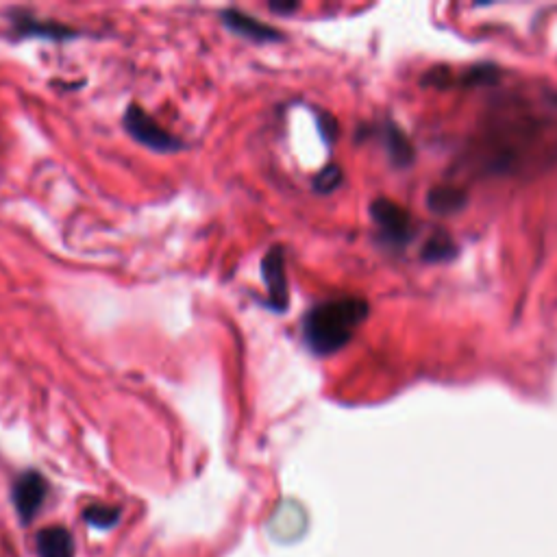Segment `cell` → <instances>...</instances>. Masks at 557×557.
Here are the masks:
<instances>
[{"instance_id": "6", "label": "cell", "mask_w": 557, "mask_h": 557, "mask_svg": "<svg viewBox=\"0 0 557 557\" xmlns=\"http://www.w3.org/2000/svg\"><path fill=\"white\" fill-rule=\"evenodd\" d=\"M305 527H307L305 512L292 501L283 503L279 510L272 514L268 525L270 536L279 542H294L296 538H301Z\"/></svg>"}, {"instance_id": "3", "label": "cell", "mask_w": 557, "mask_h": 557, "mask_svg": "<svg viewBox=\"0 0 557 557\" xmlns=\"http://www.w3.org/2000/svg\"><path fill=\"white\" fill-rule=\"evenodd\" d=\"M262 279L266 283L268 292V305L272 312H286L290 307V294H288V277H286V257H283L281 246H272V249L262 259Z\"/></svg>"}, {"instance_id": "12", "label": "cell", "mask_w": 557, "mask_h": 557, "mask_svg": "<svg viewBox=\"0 0 557 557\" xmlns=\"http://www.w3.org/2000/svg\"><path fill=\"white\" fill-rule=\"evenodd\" d=\"M386 142H388V148H390V155L392 159L399 166H407L412 162V146L410 142L405 140V135L399 131V129H394V127H388L386 131Z\"/></svg>"}, {"instance_id": "2", "label": "cell", "mask_w": 557, "mask_h": 557, "mask_svg": "<svg viewBox=\"0 0 557 557\" xmlns=\"http://www.w3.org/2000/svg\"><path fill=\"white\" fill-rule=\"evenodd\" d=\"M122 122H125V129L131 138L135 142L148 146L151 151H157V153L181 151V146H183L181 140L175 138L172 133H168L164 127H159L140 105L131 103L125 111V118H122Z\"/></svg>"}, {"instance_id": "8", "label": "cell", "mask_w": 557, "mask_h": 557, "mask_svg": "<svg viewBox=\"0 0 557 557\" xmlns=\"http://www.w3.org/2000/svg\"><path fill=\"white\" fill-rule=\"evenodd\" d=\"M37 555L40 557H74V540L64 527H46L37 534Z\"/></svg>"}, {"instance_id": "13", "label": "cell", "mask_w": 557, "mask_h": 557, "mask_svg": "<svg viewBox=\"0 0 557 557\" xmlns=\"http://www.w3.org/2000/svg\"><path fill=\"white\" fill-rule=\"evenodd\" d=\"M118 514H120V510H116V507L92 505V507H88V510H85V521H88L94 527H98V529H109L111 525H116Z\"/></svg>"}, {"instance_id": "16", "label": "cell", "mask_w": 557, "mask_h": 557, "mask_svg": "<svg viewBox=\"0 0 557 557\" xmlns=\"http://www.w3.org/2000/svg\"><path fill=\"white\" fill-rule=\"evenodd\" d=\"M270 9L277 11V14H292V11L299 9V5H296V3H277V0H272Z\"/></svg>"}, {"instance_id": "5", "label": "cell", "mask_w": 557, "mask_h": 557, "mask_svg": "<svg viewBox=\"0 0 557 557\" xmlns=\"http://www.w3.org/2000/svg\"><path fill=\"white\" fill-rule=\"evenodd\" d=\"M14 505L20 514V518L24 523H29L35 518V514L40 512V507L46 499V481L40 473L35 470H27L18 477V481L14 484Z\"/></svg>"}, {"instance_id": "11", "label": "cell", "mask_w": 557, "mask_h": 557, "mask_svg": "<svg viewBox=\"0 0 557 557\" xmlns=\"http://www.w3.org/2000/svg\"><path fill=\"white\" fill-rule=\"evenodd\" d=\"M453 255H455V242L447 233H436L423 249V259H427V262H444V259H451Z\"/></svg>"}, {"instance_id": "14", "label": "cell", "mask_w": 557, "mask_h": 557, "mask_svg": "<svg viewBox=\"0 0 557 557\" xmlns=\"http://www.w3.org/2000/svg\"><path fill=\"white\" fill-rule=\"evenodd\" d=\"M340 183H342V170H340V166L331 164V166L320 170L318 175H316L314 190L320 192V194H329V192L336 190Z\"/></svg>"}, {"instance_id": "1", "label": "cell", "mask_w": 557, "mask_h": 557, "mask_svg": "<svg viewBox=\"0 0 557 557\" xmlns=\"http://www.w3.org/2000/svg\"><path fill=\"white\" fill-rule=\"evenodd\" d=\"M368 316V303L357 296H342L316 305L305 316L303 336L316 355H333L351 342L355 329Z\"/></svg>"}, {"instance_id": "15", "label": "cell", "mask_w": 557, "mask_h": 557, "mask_svg": "<svg viewBox=\"0 0 557 557\" xmlns=\"http://www.w3.org/2000/svg\"><path fill=\"white\" fill-rule=\"evenodd\" d=\"M320 129H323V135L327 138V142L336 138V120H333V118L320 116Z\"/></svg>"}, {"instance_id": "7", "label": "cell", "mask_w": 557, "mask_h": 557, "mask_svg": "<svg viewBox=\"0 0 557 557\" xmlns=\"http://www.w3.org/2000/svg\"><path fill=\"white\" fill-rule=\"evenodd\" d=\"M222 22H225V27L229 31L238 33L240 37H246V40H253V42H279L281 40V33L277 29L268 27V24L259 22L257 18L242 14L240 9L222 11Z\"/></svg>"}, {"instance_id": "10", "label": "cell", "mask_w": 557, "mask_h": 557, "mask_svg": "<svg viewBox=\"0 0 557 557\" xmlns=\"http://www.w3.org/2000/svg\"><path fill=\"white\" fill-rule=\"evenodd\" d=\"M427 203L431 212L453 214V212H460V209L466 205V194L453 188H436L429 192Z\"/></svg>"}, {"instance_id": "4", "label": "cell", "mask_w": 557, "mask_h": 557, "mask_svg": "<svg viewBox=\"0 0 557 557\" xmlns=\"http://www.w3.org/2000/svg\"><path fill=\"white\" fill-rule=\"evenodd\" d=\"M370 216L377 222L383 238L392 244H405L412 235V218L401 205L392 203L390 198H377L370 205Z\"/></svg>"}, {"instance_id": "9", "label": "cell", "mask_w": 557, "mask_h": 557, "mask_svg": "<svg viewBox=\"0 0 557 557\" xmlns=\"http://www.w3.org/2000/svg\"><path fill=\"white\" fill-rule=\"evenodd\" d=\"M16 29L24 37H46V40H72V37H77V31L64 27V24L42 22V20L31 18V16L18 18Z\"/></svg>"}]
</instances>
